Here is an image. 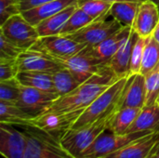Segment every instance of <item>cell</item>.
I'll return each instance as SVG.
<instances>
[{
  "mask_svg": "<svg viewBox=\"0 0 159 158\" xmlns=\"http://www.w3.org/2000/svg\"><path fill=\"white\" fill-rule=\"evenodd\" d=\"M158 140L159 132H154L102 158H148Z\"/></svg>",
  "mask_w": 159,
  "mask_h": 158,
  "instance_id": "15",
  "label": "cell"
},
{
  "mask_svg": "<svg viewBox=\"0 0 159 158\" xmlns=\"http://www.w3.org/2000/svg\"><path fill=\"white\" fill-rule=\"evenodd\" d=\"M78 0H53L39 7L21 11L20 14L32 25L36 26L44 20L63 10L64 8L77 4Z\"/></svg>",
  "mask_w": 159,
  "mask_h": 158,
  "instance_id": "18",
  "label": "cell"
},
{
  "mask_svg": "<svg viewBox=\"0 0 159 158\" xmlns=\"http://www.w3.org/2000/svg\"><path fill=\"white\" fill-rule=\"evenodd\" d=\"M27 148L25 132L0 123V154L5 158H24Z\"/></svg>",
  "mask_w": 159,
  "mask_h": 158,
  "instance_id": "12",
  "label": "cell"
},
{
  "mask_svg": "<svg viewBox=\"0 0 159 158\" xmlns=\"http://www.w3.org/2000/svg\"><path fill=\"white\" fill-rule=\"evenodd\" d=\"M159 63V43L152 35L148 38L144 47L141 73L144 76L148 74Z\"/></svg>",
  "mask_w": 159,
  "mask_h": 158,
  "instance_id": "27",
  "label": "cell"
},
{
  "mask_svg": "<svg viewBox=\"0 0 159 158\" xmlns=\"http://www.w3.org/2000/svg\"><path fill=\"white\" fill-rule=\"evenodd\" d=\"M20 0H0V25L8 18L20 13Z\"/></svg>",
  "mask_w": 159,
  "mask_h": 158,
  "instance_id": "33",
  "label": "cell"
},
{
  "mask_svg": "<svg viewBox=\"0 0 159 158\" xmlns=\"http://www.w3.org/2000/svg\"><path fill=\"white\" fill-rule=\"evenodd\" d=\"M60 62L73 74L80 84L91 79L107 65L102 63L93 55L89 47H86L76 55Z\"/></svg>",
  "mask_w": 159,
  "mask_h": 158,
  "instance_id": "9",
  "label": "cell"
},
{
  "mask_svg": "<svg viewBox=\"0 0 159 158\" xmlns=\"http://www.w3.org/2000/svg\"><path fill=\"white\" fill-rule=\"evenodd\" d=\"M0 33L23 50L30 49L40 38L36 27L26 20L20 13L8 18L2 23Z\"/></svg>",
  "mask_w": 159,
  "mask_h": 158,
  "instance_id": "5",
  "label": "cell"
},
{
  "mask_svg": "<svg viewBox=\"0 0 159 158\" xmlns=\"http://www.w3.org/2000/svg\"><path fill=\"white\" fill-rule=\"evenodd\" d=\"M151 131L159 132V104L145 105L129 129L128 133Z\"/></svg>",
  "mask_w": 159,
  "mask_h": 158,
  "instance_id": "21",
  "label": "cell"
},
{
  "mask_svg": "<svg viewBox=\"0 0 159 158\" xmlns=\"http://www.w3.org/2000/svg\"><path fill=\"white\" fill-rule=\"evenodd\" d=\"M146 102V82L145 76L136 74L129 76L128 82L121 95L118 109L132 107L143 109Z\"/></svg>",
  "mask_w": 159,
  "mask_h": 158,
  "instance_id": "13",
  "label": "cell"
},
{
  "mask_svg": "<svg viewBox=\"0 0 159 158\" xmlns=\"http://www.w3.org/2000/svg\"><path fill=\"white\" fill-rule=\"evenodd\" d=\"M149 37H142V36L137 35L136 41L132 48V53H131V61H130V74L131 75L141 73L144 47Z\"/></svg>",
  "mask_w": 159,
  "mask_h": 158,
  "instance_id": "31",
  "label": "cell"
},
{
  "mask_svg": "<svg viewBox=\"0 0 159 158\" xmlns=\"http://www.w3.org/2000/svg\"><path fill=\"white\" fill-rule=\"evenodd\" d=\"M141 1H143V0H141ZM151 1H153V2H155V3H157V4L159 6V0H151Z\"/></svg>",
  "mask_w": 159,
  "mask_h": 158,
  "instance_id": "39",
  "label": "cell"
},
{
  "mask_svg": "<svg viewBox=\"0 0 159 158\" xmlns=\"http://www.w3.org/2000/svg\"><path fill=\"white\" fill-rule=\"evenodd\" d=\"M94 20L89 16L85 11H83L81 8L77 7V8L75 10V12L71 15L65 25L63 26L61 32L60 34L61 35H67L73 33H75L82 29L83 27L87 26L90 22H92Z\"/></svg>",
  "mask_w": 159,
  "mask_h": 158,
  "instance_id": "28",
  "label": "cell"
},
{
  "mask_svg": "<svg viewBox=\"0 0 159 158\" xmlns=\"http://www.w3.org/2000/svg\"><path fill=\"white\" fill-rule=\"evenodd\" d=\"M159 22L158 5L151 0L141 1L136 19L133 23V30L142 37H149L153 34Z\"/></svg>",
  "mask_w": 159,
  "mask_h": 158,
  "instance_id": "14",
  "label": "cell"
},
{
  "mask_svg": "<svg viewBox=\"0 0 159 158\" xmlns=\"http://www.w3.org/2000/svg\"><path fill=\"white\" fill-rule=\"evenodd\" d=\"M158 7H159V6H158Z\"/></svg>",
  "mask_w": 159,
  "mask_h": 158,
  "instance_id": "41",
  "label": "cell"
},
{
  "mask_svg": "<svg viewBox=\"0 0 159 158\" xmlns=\"http://www.w3.org/2000/svg\"><path fill=\"white\" fill-rule=\"evenodd\" d=\"M116 112L102 117L91 124L67 130L61 138V144L69 153L78 158L102 133L108 129L110 121Z\"/></svg>",
  "mask_w": 159,
  "mask_h": 158,
  "instance_id": "2",
  "label": "cell"
},
{
  "mask_svg": "<svg viewBox=\"0 0 159 158\" xmlns=\"http://www.w3.org/2000/svg\"><path fill=\"white\" fill-rule=\"evenodd\" d=\"M27 148L24 158H77L61 144V139L35 128H25Z\"/></svg>",
  "mask_w": 159,
  "mask_h": 158,
  "instance_id": "3",
  "label": "cell"
},
{
  "mask_svg": "<svg viewBox=\"0 0 159 158\" xmlns=\"http://www.w3.org/2000/svg\"><path fill=\"white\" fill-rule=\"evenodd\" d=\"M142 109L126 107L118 109L113 115L108 129L116 134H126L131 127Z\"/></svg>",
  "mask_w": 159,
  "mask_h": 158,
  "instance_id": "24",
  "label": "cell"
},
{
  "mask_svg": "<svg viewBox=\"0 0 159 158\" xmlns=\"http://www.w3.org/2000/svg\"><path fill=\"white\" fill-rule=\"evenodd\" d=\"M50 1H53V0H20V12L39 7V6L48 3Z\"/></svg>",
  "mask_w": 159,
  "mask_h": 158,
  "instance_id": "35",
  "label": "cell"
},
{
  "mask_svg": "<svg viewBox=\"0 0 159 158\" xmlns=\"http://www.w3.org/2000/svg\"><path fill=\"white\" fill-rule=\"evenodd\" d=\"M146 82V102L145 105L157 103L159 98V63L148 74L145 75Z\"/></svg>",
  "mask_w": 159,
  "mask_h": 158,
  "instance_id": "29",
  "label": "cell"
},
{
  "mask_svg": "<svg viewBox=\"0 0 159 158\" xmlns=\"http://www.w3.org/2000/svg\"><path fill=\"white\" fill-rule=\"evenodd\" d=\"M141 1H124L114 3L110 8L109 15L117 20L122 26L133 27Z\"/></svg>",
  "mask_w": 159,
  "mask_h": 158,
  "instance_id": "22",
  "label": "cell"
},
{
  "mask_svg": "<svg viewBox=\"0 0 159 158\" xmlns=\"http://www.w3.org/2000/svg\"><path fill=\"white\" fill-rule=\"evenodd\" d=\"M157 153H159V140L157 141V144H156V146H155V148H154L152 154H157ZM152 154H151V155H152Z\"/></svg>",
  "mask_w": 159,
  "mask_h": 158,
  "instance_id": "38",
  "label": "cell"
},
{
  "mask_svg": "<svg viewBox=\"0 0 159 158\" xmlns=\"http://www.w3.org/2000/svg\"><path fill=\"white\" fill-rule=\"evenodd\" d=\"M128 79L129 76L116 80L113 85H111L102 93H101L84 110L72 129H78L83 126L91 124L100 118L104 117L118 110V103Z\"/></svg>",
  "mask_w": 159,
  "mask_h": 158,
  "instance_id": "1",
  "label": "cell"
},
{
  "mask_svg": "<svg viewBox=\"0 0 159 158\" xmlns=\"http://www.w3.org/2000/svg\"><path fill=\"white\" fill-rule=\"evenodd\" d=\"M17 80L21 86L56 93L52 74L44 72H19Z\"/></svg>",
  "mask_w": 159,
  "mask_h": 158,
  "instance_id": "23",
  "label": "cell"
},
{
  "mask_svg": "<svg viewBox=\"0 0 159 158\" xmlns=\"http://www.w3.org/2000/svg\"><path fill=\"white\" fill-rule=\"evenodd\" d=\"M152 37H153L155 40H157L159 43V22L157 23V27H156V29H155L153 34H152Z\"/></svg>",
  "mask_w": 159,
  "mask_h": 158,
  "instance_id": "36",
  "label": "cell"
},
{
  "mask_svg": "<svg viewBox=\"0 0 159 158\" xmlns=\"http://www.w3.org/2000/svg\"><path fill=\"white\" fill-rule=\"evenodd\" d=\"M76 8L77 4L72 5L37 24L35 27L40 37L60 34L63 26Z\"/></svg>",
  "mask_w": 159,
  "mask_h": 158,
  "instance_id": "20",
  "label": "cell"
},
{
  "mask_svg": "<svg viewBox=\"0 0 159 158\" xmlns=\"http://www.w3.org/2000/svg\"><path fill=\"white\" fill-rule=\"evenodd\" d=\"M104 1H107L109 3H116V2H124V1H141V0H104Z\"/></svg>",
  "mask_w": 159,
  "mask_h": 158,
  "instance_id": "37",
  "label": "cell"
},
{
  "mask_svg": "<svg viewBox=\"0 0 159 158\" xmlns=\"http://www.w3.org/2000/svg\"><path fill=\"white\" fill-rule=\"evenodd\" d=\"M137 34L134 30L130 33L126 41L121 45L116 53L111 58L108 62L109 67L112 69L116 76L119 79L122 77L129 76L130 74V61L131 53L134 43L137 38Z\"/></svg>",
  "mask_w": 159,
  "mask_h": 158,
  "instance_id": "16",
  "label": "cell"
},
{
  "mask_svg": "<svg viewBox=\"0 0 159 158\" xmlns=\"http://www.w3.org/2000/svg\"><path fill=\"white\" fill-rule=\"evenodd\" d=\"M112 3L104 0H78L77 7L90 16L94 20L99 19H107Z\"/></svg>",
  "mask_w": 159,
  "mask_h": 158,
  "instance_id": "26",
  "label": "cell"
},
{
  "mask_svg": "<svg viewBox=\"0 0 159 158\" xmlns=\"http://www.w3.org/2000/svg\"><path fill=\"white\" fill-rule=\"evenodd\" d=\"M85 47L86 46L77 43L68 36L57 34L40 37L30 49L43 52L61 61L76 55Z\"/></svg>",
  "mask_w": 159,
  "mask_h": 158,
  "instance_id": "7",
  "label": "cell"
},
{
  "mask_svg": "<svg viewBox=\"0 0 159 158\" xmlns=\"http://www.w3.org/2000/svg\"><path fill=\"white\" fill-rule=\"evenodd\" d=\"M123 26L115 19L95 20L79 31L67 34L73 40L86 47H93L119 31Z\"/></svg>",
  "mask_w": 159,
  "mask_h": 158,
  "instance_id": "8",
  "label": "cell"
},
{
  "mask_svg": "<svg viewBox=\"0 0 159 158\" xmlns=\"http://www.w3.org/2000/svg\"><path fill=\"white\" fill-rule=\"evenodd\" d=\"M151 131H140L126 134H116L110 129H106L102 133L96 141L78 158H102L119 150L129 143L149 135Z\"/></svg>",
  "mask_w": 159,
  "mask_h": 158,
  "instance_id": "4",
  "label": "cell"
},
{
  "mask_svg": "<svg viewBox=\"0 0 159 158\" xmlns=\"http://www.w3.org/2000/svg\"><path fill=\"white\" fill-rule=\"evenodd\" d=\"M22 51H24L22 48L16 46L0 33V59H17Z\"/></svg>",
  "mask_w": 159,
  "mask_h": 158,
  "instance_id": "32",
  "label": "cell"
},
{
  "mask_svg": "<svg viewBox=\"0 0 159 158\" xmlns=\"http://www.w3.org/2000/svg\"><path fill=\"white\" fill-rule=\"evenodd\" d=\"M20 93V84L17 78L0 81V101L17 103Z\"/></svg>",
  "mask_w": 159,
  "mask_h": 158,
  "instance_id": "30",
  "label": "cell"
},
{
  "mask_svg": "<svg viewBox=\"0 0 159 158\" xmlns=\"http://www.w3.org/2000/svg\"><path fill=\"white\" fill-rule=\"evenodd\" d=\"M157 103L159 104V98H158V100H157Z\"/></svg>",
  "mask_w": 159,
  "mask_h": 158,
  "instance_id": "40",
  "label": "cell"
},
{
  "mask_svg": "<svg viewBox=\"0 0 159 158\" xmlns=\"http://www.w3.org/2000/svg\"><path fill=\"white\" fill-rule=\"evenodd\" d=\"M84 110L75 111H47L33 120V128L48 134L61 138V136L73 128Z\"/></svg>",
  "mask_w": 159,
  "mask_h": 158,
  "instance_id": "6",
  "label": "cell"
},
{
  "mask_svg": "<svg viewBox=\"0 0 159 158\" xmlns=\"http://www.w3.org/2000/svg\"><path fill=\"white\" fill-rule=\"evenodd\" d=\"M133 28L123 26L119 31L110 35L97 46L90 47L93 55L103 64H108L111 58L116 53L121 45L126 41Z\"/></svg>",
  "mask_w": 159,
  "mask_h": 158,
  "instance_id": "17",
  "label": "cell"
},
{
  "mask_svg": "<svg viewBox=\"0 0 159 158\" xmlns=\"http://www.w3.org/2000/svg\"><path fill=\"white\" fill-rule=\"evenodd\" d=\"M52 78L56 93L60 97L72 92L81 85L75 79L73 74L65 67L54 73L52 74Z\"/></svg>",
  "mask_w": 159,
  "mask_h": 158,
  "instance_id": "25",
  "label": "cell"
},
{
  "mask_svg": "<svg viewBox=\"0 0 159 158\" xmlns=\"http://www.w3.org/2000/svg\"><path fill=\"white\" fill-rule=\"evenodd\" d=\"M19 74L16 59H0V81L14 79Z\"/></svg>",
  "mask_w": 159,
  "mask_h": 158,
  "instance_id": "34",
  "label": "cell"
},
{
  "mask_svg": "<svg viewBox=\"0 0 159 158\" xmlns=\"http://www.w3.org/2000/svg\"><path fill=\"white\" fill-rule=\"evenodd\" d=\"M16 63L19 72H44L50 74L64 67L57 60L34 49L22 51L16 59Z\"/></svg>",
  "mask_w": 159,
  "mask_h": 158,
  "instance_id": "11",
  "label": "cell"
},
{
  "mask_svg": "<svg viewBox=\"0 0 159 158\" xmlns=\"http://www.w3.org/2000/svg\"><path fill=\"white\" fill-rule=\"evenodd\" d=\"M33 117L16 103L0 101V123L19 126L23 129L33 128Z\"/></svg>",
  "mask_w": 159,
  "mask_h": 158,
  "instance_id": "19",
  "label": "cell"
},
{
  "mask_svg": "<svg viewBox=\"0 0 159 158\" xmlns=\"http://www.w3.org/2000/svg\"><path fill=\"white\" fill-rule=\"evenodd\" d=\"M59 97L57 93L20 85V93L16 104L33 117H36L48 110Z\"/></svg>",
  "mask_w": 159,
  "mask_h": 158,
  "instance_id": "10",
  "label": "cell"
}]
</instances>
